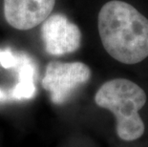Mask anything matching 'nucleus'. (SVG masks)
Segmentation results:
<instances>
[{"mask_svg":"<svg viewBox=\"0 0 148 147\" xmlns=\"http://www.w3.org/2000/svg\"><path fill=\"white\" fill-rule=\"evenodd\" d=\"M105 51L123 64H137L148 57V19L127 2L111 0L97 17Z\"/></svg>","mask_w":148,"mask_h":147,"instance_id":"f257e3e1","label":"nucleus"},{"mask_svg":"<svg viewBox=\"0 0 148 147\" xmlns=\"http://www.w3.org/2000/svg\"><path fill=\"white\" fill-rule=\"evenodd\" d=\"M146 101L144 90L125 79H115L103 83L95 96L97 105L115 116L116 134L125 142H133L143 135L145 126L138 112Z\"/></svg>","mask_w":148,"mask_h":147,"instance_id":"f03ea898","label":"nucleus"},{"mask_svg":"<svg viewBox=\"0 0 148 147\" xmlns=\"http://www.w3.org/2000/svg\"><path fill=\"white\" fill-rule=\"evenodd\" d=\"M91 76V69L82 62L52 61L46 67L42 87L50 93L53 103L62 104Z\"/></svg>","mask_w":148,"mask_h":147,"instance_id":"7ed1b4c3","label":"nucleus"},{"mask_svg":"<svg viewBox=\"0 0 148 147\" xmlns=\"http://www.w3.org/2000/svg\"><path fill=\"white\" fill-rule=\"evenodd\" d=\"M41 36L47 54L60 57L79 49L82 34L77 25L62 14H55L44 21Z\"/></svg>","mask_w":148,"mask_h":147,"instance_id":"20e7f679","label":"nucleus"},{"mask_svg":"<svg viewBox=\"0 0 148 147\" xmlns=\"http://www.w3.org/2000/svg\"><path fill=\"white\" fill-rule=\"evenodd\" d=\"M55 4L56 0H4V16L12 28L27 31L43 23Z\"/></svg>","mask_w":148,"mask_h":147,"instance_id":"39448f33","label":"nucleus"},{"mask_svg":"<svg viewBox=\"0 0 148 147\" xmlns=\"http://www.w3.org/2000/svg\"><path fill=\"white\" fill-rule=\"evenodd\" d=\"M17 83L10 90L12 101H24L33 98L36 93L34 79L37 75V65L29 55L16 69Z\"/></svg>","mask_w":148,"mask_h":147,"instance_id":"423d86ee","label":"nucleus"},{"mask_svg":"<svg viewBox=\"0 0 148 147\" xmlns=\"http://www.w3.org/2000/svg\"><path fill=\"white\" fill-rule=\"evenodd\" d=\"M27 54L14 52L10 48L0 49V65L5 69H16L23 62Z\"/></svg>","mask_w":148,"mask_h":147,"instance_id":"0eeeda50","label":"nucleus"},{"mask_svg":"<svg viewBox=\"0 0 148 147\" xmlns=\"http://www.w3.org/2000/svg\"><path fill=\"white\" fill-rule=\"evenodd\" d=\"M12 101L10 90H5L0 87V102H7Z\"/></svg>","mask_w":148,"mask_h":147,"instance_id":"6e6552de","label":"nucleus"}]
</instances>
